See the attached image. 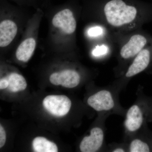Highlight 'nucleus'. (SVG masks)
<instances>
[{
	"instance_id": "f257e3e1",
	"label": "nucleus",
	"mask_w": 152,
	"mask_h": 152,
	"mask_svg": "<svg viewBox=\"0 0 152 152\" xmlns=\"http://www.w3.org/2000/svg\"><path fill=\"white\" fill-rule=\"evenodd\" d=\"M103 18L110 27L130 32L152 20V4L140 0H99Z\"/></svg>"
},
{
	"instance_id": "f03ea898",
	"label": "nucleus",
	"mask_w": 152,
	"mask_h": 152,
	"mask_svg": "<svg viewBox=\"0 0 152 152\" xmlns=\"http://www.w3.org/2000/svg\"><path fill=\"white\" fill-rule=\"evenodd\" d=\"M152 36L142 31L129 35L120 46L119 56L122 59H132L141 51L151 40Z\"/></svg>"
},
{
	"instance_id": "7ed1b4c3",
	"label": "nucleus",
	"mask_w": 152,
	"mask_h": 152,
	"mask_svg": "<svg viewBox=\"0 0 152 152\" xmlns=\"http://www.w3.org/2000/svg\"><path fill=\"white\" fill-rule=\"evenodd\" d=\"M152 64V38L146 46L134 59L125 74L126 77H132L140 73Z\"/></svg>"
},
{
	"instance_id": "20e7f679",
	"label": "nucleus",
	"mask_w": 152,
	"mask_h": 152,
	"mask_svg": "<svg viewBox=\"0 0 152 152\" xmlns=\"http://www.w3.org/2000/svg\"><path fill=\"white\" fill-rule=\"evenodd\" d=\"M43 105L50 113L57 117L65 115L70 110V99L64 95H50L43 101Z\"/></svg>"
},
{
	"instance_id": "39448f33",
	"label": "nucleus",
	"mask_w": 152,
	"mask_h": 152,
	"mask_svg": "<svg viewBox=\"0 0 152 152\" xmlns=\"http://www.w3.org/2000/svg\"><path fill=\"white\" fill-rule=\"evenodd\" d=\"M87 102L90 107L98 112L110 110L115 106L111 93L107 90H102L91 96Z\"/></svg>"
},
{
	"instance_id": "423d86ee",
	"label": "nucleus",
	"mask_w": 152,
	"mask_h": 152,
	"mask_svg": "<svg viewBox=\"0 0 152 152\" xmlns=\"http://www.w3.org/2000/svg\"><path fill=\"white\" fill-rule=\"evenodd\" d=\"M56 27L61 29L64 32L70 34L75 32L77 23L73 13L69 9H65L55 15L52 20Z\"/></svg>"
},
{
	"instance_id": "0eeeda50",
	"label": "nucleus",
	"mask_w": 152,
	"mask_h": 152,
	"mask_svg": "<svg viewBox=\"0 0 152 152\" xmlns=\"http://www.w3.org/2000/svg\"><path fill=\"white\" fill-rule=\"evenodd\" d=\"M104 134L100 128L95 127L92 129L90 135L85 137L81 142L80 150L83 152L97 151L102 145Z\"/></svg>"
},
{
	"instance_id": "6e6552de",
	"label": "nucleus",
	"mask_w": 152,
	"mask_h": 152,
	"mask_svg": "<svg viewBox=\"0 0 152 152\" xmlns=\"http://www.w3.org/2000/svg\"><path fill=\"white\" fill-rule=\"evenodd\" d=\"M144 122L143 113L137 105L132 106L126 115L124 125L127 130L131 132H136L141 128Z\"/></svg>"
},
{
	"instance_id": "1a4fd4ad",
	"label": "nucleus",
	"mask_w": 152,
	"mask_h": 152,
	"mask_svg": "<svg viewBox=\"0 0 152 152\" xmlns=\"http://www.w3.org/2000/svg\"><path fill=\"white\" fill-rule=\"evenodd\" d=\"M18 27L15 23L11 20H6L0 24V46L4 48L8 46L15 37Z\"/></svg>"
},
{
	"instance_id": "9d476101",
	"label": "nucleus",
	"mask_w": 152,
	"mask_h": 152,
	"mask_svg": "<svg viewBox=\"0 0 152 152\" xmlns=\"http://www.w3.org/2000/svg\"><path fill=\"white\" fill-rule=\"evenodd\" d=\"M36 45V41L33 38L25 40L18 48L16 56L20 61L26 62L32 56Z\"/></svg>"
},
{
	"instance_id": "9b49d317",
	"label": "nucleus",
	"mask_w": 152,
	"mask_h": 152,
	"mask_svg": "<svg viewBox=\"0 0 152 152\" xmlns=\"http://www.w3.org/2000/svg\"><path fill=\"white\" fill-rule=\"evenodd\" d=\"M60 85L67 88H74L79 85L80 76L77 72L73 70H65L59 72Z\"/></svg>"
},
{
	"instance_id": "f8f14e48",
	"label": "nucleus",
	"mask_w": 152,
	"mask_h": 152,
	"mask_svg": "<svg viewBox=\"0 0 152 152\" xmlns=\"http://www.w3.org/2000/svg\"><path fill=\"white\" fill-rule=\"evenodd\" d=\"M33 149L36 152H57L58 148L56 144L48 140L43 137H37L33 140Z\"/></svg>"
},
{
	"instance_id": "ddd939ff",
	"label": "nucleus",
	"mask_w": 152,
	"mask_h": 152,
	"mask_svg": "<svg viewBox=\"0 0 152 152\" xmlns=\"http://www.w3.org/2000/svg\"><path fill=\"white\" fill-rule=\"evenodd\" d=\"M8 80V90L13 92L23 91L27 87V83L24 77L16 73H12L6 77Z\"/></svg>"
},
{
	"instance_id": "4468645a",
	"label": "nucleus",
	"mask_w": 152,
	"mask_h": 152,
	"mask_svg": "<svg viewBox=\"0 0 152 152\" xmlns=\"http://www.w3.org/2000/svg\"><path fill=\"white\" fill-rule=\"evenodd\" d=\"M129 151L131 152H149L151 151L148 143L139 139H134L130 144Z\"/></svg>"
},
{
	"instance_id": "2eb2a0df",
	"label": "nucleus",
	"mask_w": 152,
	"mask_h": 152,
	"mask_svg": "<svg viewBox=\"0 0 152 152\" xmlns=\"http://www.w3.org/2000/svg\"><path fill=\"white\" fill-rule=\"evenodd\" d=\"M104 32L105 31L103 28L100 26H96L90 28L88 30L87 34L90 37H95L102 36Z\"/></svg>"
},
{
	"instance_id": "dca6fc26",
	"label": "nucleus",
	"mask_w": 152,
	"mask_h": 152,
	"mask_svg": "<svg viewBox=\"0 0 152 152\" xmlns=\"http://www.w3.org/2000/svg\"><path fill=\"white\" fill-rule=\"evenodd\" d=\"M109 51V48L107 45H102L97 46L93 50L92 55L96 57L102 56L107 53Z\"/></svg>"
},
{
	"instance_id": "f3484780",
	"label": "nucleus",
	"mask_w": 152,
	"mask_h": 152,
	"mask_svg": "<svg viewBox=\"0 0 152 152\" xmlns=\"http://www.w3.org/2000/svg\"><path fill=\"white\" fill-rule=\"evenodd\" d=\"M50 81L53 84L56 86L60 85L59 73L56 72L52 74L50 76Z\"/></svg>"
},
{
	"instance_id": "a211bd4d",
	"label": "nucleus",
	"mask_w": 152,
	"mask_h": 152,
	"mask_svg": "<svg viewBox=\"0 0 152 152\" xmlns=\"http://www.w3.org/2000/svg\"><path fill=\"white\" fill-rule=\"evenodd\" d=\"M6 134L5 131L1 125L0 126V148L4 146L6 142Z\"/></svg>"
},
{
	"instance_id": "6ab92c4d",
	"label": "nucleus",
	"mask_w": 152,
	"mask_h": 152,
	"mask_svg": "<svg viewBox=\"0 0 152 152\" xmlns=\"http://www.w3.org/2000/svg\"><path fill=\"white\" fill-rule=\"evenodd\" d=\"M9 83L8 80L6 78H2L0 80V89L1 90L4 89L8 88L9 86Z\"/></svg>"
},
{
	"instance_id": "aec40b11",
	"label": "nucleus",
	"mask_w": 152,
	"mask_h": 152,
	"mask_svg": "<svg viewBox=\"0 0 152 152\" xmlns=\"http://www.w3.org/2000/svg\"><path fill=\"white\" fill-rule=\"evenodd\" d=\"M113 152H125L124 150V149L122 148H117L115 149Z\"/></svg>"
}]
</instances>
